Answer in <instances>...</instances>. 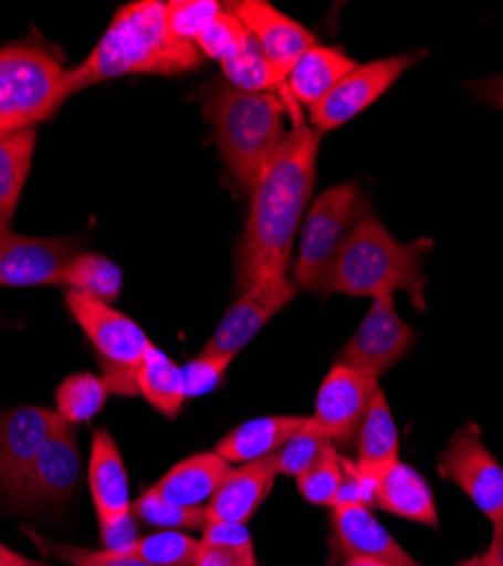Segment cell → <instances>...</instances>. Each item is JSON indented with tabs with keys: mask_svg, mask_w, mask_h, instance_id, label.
<instances>
[{
	"mask_svg": "<svg viewBox=\"0 0 503 566\" xmlns=\"http://www.w3.org/2000/svg\"><path fill=\"white\" fill-rule=\"evenodd\" d=\"M277 476L280 471L274 464V455L232 467L207 505V518L248 526L270 496Z\"/></svg>",
	"mask_w": 503,
	"mask_h": 566,
	"instance_id": "18",
	"label": "cell"
},
{
	"mask_svg": "<svg viewBox=\"0 0 503 566\" xmlns=\"http://www.w3.org/2000/svg\"><path fill=\"white\" fill-rule=\"evenodd\" d=\"M431 250V239L399 243L373 211L365 213L336 259L327 295L343 293L375 300L401 291L410 304L425 311L427 276L422 268Z\"/></svg>",
	"mask_w": 503,
	"mask_h": 566,
	"instance_id": "4",
	"label": "cell"
},
{
	"mask_svg": "<svg viewBox=\"0 0 503 566\" xmlns=\"http://www.w3.org/2000/svg\"><path fill=\"white\" fill-rule=\"evenodd\" d=\"M6 227H8V224H6L3 220H0V229H6Z\"/></svg>",
	"mask_w": 503,
	"mask_h": 566,
	"instance_id": "46",
	"label": "cell"
},
{
	"mask_svg": "<svg viewBox=\"0 0 503 566\" xmlns=\"http://www.w3.org/2000/svg\"><path fill=\"white\" fill-rule=\"evenodd\" d=\"M62 283L69 291L114 304L123 291V270L107 256L80 252L69 263Z\"/></svg>",
	"mask_w": 503,
	"mask_h": 566,
	"instance_id": "27",
	"label": "cell"
},
{
	"mask_svg": "<svg viewBox=\"0 0 503 566\" xmlns=\"http://www.w3.org/2000/svg\"><path fill=\"white\" fill-rule=\"evenodd\" d=\"M196 43L177 39L161 0H136L123 6L88 57L69 69L64 98L105 80L123 75H177L202 66Z\"/></svg>",
	"mask_w": 503,
	"mask_h": 566,
	"instance_id": "2",
	"label": "cell"
},
{
	"mask_svg": "<svg viewBox=\"0 0 503 566\" xmlns=\"http://www.w3.org/2000/svg\"><path fill=\"white\" fill-rule=\"evenodd\" d=\"M36 148V127L0 140V220L12 222Z\"/></svg>",
	"mask_w": 503,
	"mask_h": 566,
	"instance_id": "26",
	"label": "cell"
},
{
	"mask_svg": "<svg viewBox=\"0 0 503 566\" xmlns=\"http://www.w3.org/2000/svg\"><path fill=\"white\" fill-rule=\"evenodd\" d=\"M329 564H343L349 557H379L395 566H425L410 555L363 505L332 507L329 522Z\"/></svg>",
	"mask_w": 503,
	"mask_h": 566,
	"instance_id": "16",
	"label": "cell"
},
{
	"mask_svg": "<svg viewBox=\"0 0 503 566\" xmlns=\"http://www.w3.org/2000/svg\"><path fill=\"white\" fill-rule=\"evenodd\" d=\"M416 340L418 334L395 308V295H379L373 300L354 336L343 345L338 363L379 379L410 354Z\"/></svg>",
	"mask_w": 503,
	"mask_h": 566,
	"instance_id": "9",
	"label": "cell"
},
{
	"mask_svg": "<svg viewBox=\"0 0 503 566\" xmlns=\"http://www.w3.org/2000/svg\"><path fill=\"white\" fill-rule=\"evenodd\" d=\"M395 462H399V431L390 403L379 388L365 410L356 436V464L381 476Z\"/></svg>",
	"mask_w": 503,
	"mask_h": 566,
	"instance_id": "24",
	"label": "cell"
},
{
	"mask_svg": "<svg viewBox=\"0 0 503 566\" xmlns=\"http://www.w3.org/2000/svg\"><path fill=\"white\" fill-rule=\"evenodd\" d=\"M425 53H404L368 64H356L325 101L308 109V123L317 134H329L375 105L384 93Z\"/></svg>",
	"mask_w": 503,
	"mask_h": 566,
	"instance_id": "10",
	"label": "cell"
},
{
	"mask_svg": "<svg viewBox=\"0 0 503 566\" xmlns=\"http://www.w3.org/2000/svg\"><path fill=\"white\" fill-rule=\"evenodd\" d=\"M202 114L213 129L220 159L243 193L254 186L289 136L280 91L245 93L227 82L202 88Z\"/></svg>",
	"mask_w": 503,
	"mask_h": 566,
	"instance_id": "3",
	"label": "cell"
},
{
	"mask_svg": "<svg viewBox=\"0 0 503 566\" xmlns=\"http://www.w3.org/2000/svg\"><path fill=\"white\" fill-rule=\"evenodd\" d=\"M295 481L306 503L334 507L338 490L343 485V455L338 453V447L325 449V453Z\"/></svg>",
	"mask_w": 503,
	"mask_h": 566,
	"instance_id": "33",
	"label": "cell"
},
{
	"mask_svg": "<svg viewBox=\"0 0 503 566\" xmlns=\"http://www.w3.org/2000/svg\"><path fill=\"white\" fill-rule=\"evenodd\" d=\"M88 490L94 496L98 522L132 510L125 460L107 429H98L91 438Z\"/></svg>",
	"mask_w": 503,
	"mask_h": 566,
	"instance_id": "23",
	"label": "cell"
},
{
	"mask_svg": "<svg viewBox=\"0 0 503 566\" xmlns=\"http://www.w3.org/2000/svg\"><path fill=\"white\" fill-rule=\"evenodd\" d=\"M468 88L474 93L479 101L488 103L490 107L503 109V73L494 75V77L476 80V82L468 84Z\"/></svg>",
	"mask_w": 503,
	"mask_h": 566,
	"instance_id": "41",
	"label": "cell"
},
{
	"mask_svg": "<svg viewBox=\"0 0 503 566\" xmlns=\"http://www.w3.org/2000/svg\"><path fill=\"white\" fill-rule=\"evenodd\" d=\"M455 566H496L488 553H481V555H472V557H465L461 559Z\"/></svg>",
	"mask_w": 503,
	"mask_h": 566,
	"instance_id": "45",
	"label": "cell"
},
{
	"mask_svg": "<svg viewBox=\"0 0 503 566\" xmlns=\"http://www.w3.org/2000/svg\"><path fill=\"white\" fill-rule=\"evenodd\" d=\"M370 211V202L356 181L332 186L315 198L297 233V256L293 259L297 289L327 297L336 259L358 220Z\"/></svg>",
	"mask_w": 503,
	"mask_h": 566,
	"instance_id": "6",
	"label": "cell"
},
{
	"mask_svg": "<svg viewBox=\"0 0 503 566\" xmlns=\"http://www.w3.org/2000/svg\"><path fill=\"white\" fill-rule=\"evenodd\" d=\"M80 481V447L73 423L62 421L43 444L14 494V501L34 505L66 503Z\"/></svg>",
	"mask_w": 503,
	"mask_h": 566,
	"instance_id": "15",
	"label": "cell"
},
{
	"mask_svg": "<svg viewBox=\"0 0 503 566\" xmlns=\"http://www.w3.org/2000/svg\"><path fill=\"white\" fill-rule=\"evenodd\" d=\"M139 395L164 417L175 419L181 408L187 403V390H185V376H181V367L159 347L150 345L139 376Z\"/></svg>",
	"mask_w": 503,
	"mask_h": 566,
	"instance_id": "25",
	"label": "cell"
},
{
	"mask_svg": "<svg viewBox=\"0 0 503 566\" xmlns=\"http://www.w3.org/2000/svg\"><path fill=\"white\" fill-rule=\"evenodd\" d=\"M230 469L216 451L198 453L177 462L150 490L181 507H207Z\"/></svg>",
	"mask_w": 503,
	"mask_h": 566,
	"instance_id": "22",
	"label": "cell"
},
{
	"mask_svg": "<svg viewBox=\"0 0 503 566\" xmlns=\"http://www.w3.org/2000/svg\"><path fill=\"white\" fill-rule=\"evenodd\" d=\"M306 419L308 417L300 415H268L248 419L241 427L227 433L213 451L232 467L270 458L304 427Z\"/></svg>",
	"mask_w": 503,
	"mask_h": 566,
	"instance_id": "19",
	"label": "cell"
},
{
	"mask_svg": "<svg viewBox=\"0 0 503 566\" xmlns=\"http://www.w3.org/2000/svg\"><path fill=\"white\" fill-rule=\"evenodd\" d=\"M196 566H259L254 539L243 524L209 522Z\"/></svg>",
	"mask_w": 503,
	"mask_h": 566,
	"instance_id": "28",
	"label": "cell"
},
{
	"mask_svg": "<svg viewBox=\"0 0 503 566\" xmlns=\"http://www.w3.org/2000/svg\"><path fill=\"white\" fill-rule=\"evenodd\" d=\"M377 390L379 379L336 363L325 376V381L319 384L315 410L311 415L313 427L334 447H352L356 442L365 410H368Z\"/></svg>",
	"mask_w": 503,
	"mask_h": 566,
	"instance_id": "11",
	"label": "cell"
},
{
	"mask_svg": "<svg viewBox=\"0 0 503 566\" xmlns=\"http://www.w3.org/2000/svg\"><path fill=\"white\" fill-rule=\"evenodd\" d=\"M329 447L334 444L313 427V421L308 417L304 427L277 453H274V464H277L280 476L297 479Z\"/></svg>",
	"mask_w": 503,
	"mask_h": 566,
	"instance_id": "34",
	"label": "cell"
},
{
	"mask_svg": "<svg viewBox=\"0 0 503 566\" xmlns=\"http://www.w3.org/2000/svg\"><path fill=\"white\" fill-rule=\"evenodd\" d=\"M77 254L80 245L75 241L39 239L14 233L8 227L0 229V286H55Z\"/></svg>",
	"mask_w": 503,
	"mask_h": 566,
	"instance_id": "13",
	"label": "cell"
},
{
	"mask_svg": "<svg viewBox=\"0 0 503 566\" xmlns=\"http://www.w3.org/2000/svg\"><path fill=\"white\" fill-rule=\"evenodd\" d=\"M379 479L377 474H370L363 467L356 464V460H349L343 455V485L338 490L336 503L338 505H363V507H375L377 494H379Z\"/></svg>",
	"mask_w": 503,
	"mask_h": 566,
	"instance_id": "39",
	"label": "cell"
},
{
	"mask_svg": "<svg viewBox=\"0 0 503 566\" xmlns=\"http://www.w3.org/2000/svg\"><path fill=\"white\" fill-rule=\"evenodd\" d=\"M202 542L185 531H155L142 535L134 555L153 566H196Z\"/></svg>",
	"mask_w": 503,
	"mask_h": 566,
	"instance_id": "32",
	"label": "cell"
},
{
	"mask_svg": "<svg viewBox=\"0 0 503 566\" xmlns=\"http://www.w3.org/2000/svg\"><path fill=\"white\" fill-rule=\"evenodd\" d=\"M234 356L227 354H200L198 358L181 365V376H185L187 399L205 397L222 386L227 369H230Z\"/></svg>",
	"mask_w": 503,
	"mask_h": 566,
	"instance_id": "38",
	"label": "cell"
},
{
	"mask_svg": "<svg viewBox=\"0 0 503 566\" xmlns=\"http://www.w3.org/2000/svg\"><path fill=\"white\" fill-rule=\"evenodd\" d=\"M220 66L227 84L245 93H268L280 91L284 86L268 57L263 55L261 45L254 41L250 32L241 49L230 60H224Z\"/></svg>",
	"mask_w": 503,
	"mask_h": 566,
	"instance_id": "30",
	"label": "cell"
},
{
	"mask_svg": "<svg viewBox=\"0 0 503 566\" xmlns=\"http://www.w3.org/2000/svg\"><path fill=\"white\" fill-rule=\"evenodd\" d=\"M64 60L43 41L0 49V140L49 120L64 103Z\"/></svg>",
	"mask_w": 503,
	"mask_h": 566,
	"instance_id": "5",
	"label": "cell"
},
{
	"mask_svg": "<svg viewBox=\"0 0 503 566\" xmlns=\"http://www.w3.org/2000/svg\"><path fill=\"white\" fill-rule=\"evenodd\" d=\"M438 474L459 485L492 524L503 516V467L474 421H465L440 451Z\"/></svg>",
	"mask_w": 503,
	"mask_h": 566,
	"instance_id": "8",
	"label": "cell"
},
{
	"mask_svg": "<svg viewBox=\"0 0 503 566\" xmlns=\"http://www.w3.org/2000/svg\"><path fill=\"white\" fill-rule=\"evenodd\" d=\"M381 512L395 514L406 522H416L440 531V516L433 490L416 467L395 462L379 479L377 505Z\"/></svg>",
	"mask_w": 503,
	"mask_h": 566,
	"instance_id": "21",
	"label": "cell"
},
{
	"mask_svg": "<svg viewBox=\"0 0 503 566\" xmlns=\"http://www.w3.org/2000/svg\"><path fill=\"white\" fill-rule=\"evenodd\" d=\"M30 537L39 546L41 553L53 555L60 562L71 564V566H153V564L144 562L142 557L127 555V553H114V551H107V548L91 551V548H82V546H73V544L43 539L34 533H30Z\"/></svg>",
	"mask_w": 503,
	"mask_h": 566,
	"instance_id": "37",
	"label": "cell"
},
{
	"mask_svg": "<svg viewBox=\"0 0 503 566\" xmlns=\"http://www.w3.org/2000/svg\"><path fill=\"white\" fill-rule=\"evenodd\" d=\"M280 96L286 105L289 136L268 166L263 168L237 248V293H245L263 279L289 276L300 227L311 207L317 175V153L323 134L306 120V112L282 86Z\"/></svg>",
	"mask_w": 503,
	"mask_h": 566,
	"instance_id": "1",
	"label": "cell"
},
{
	"mask_svg": "<svg viewBox=\"0 0 503 566\" xmlns=\"http://www.w3.org/2000/svg\"><path fill=\"white\" fill-rule=\"evenodd\" d=\"M224 10L232 12L254 36L282 84L297 60L317 43L304 25L263 0H239V3H227Z\"/></svg>",
	"mask_w": 503,
	"mask_h": 566,
	"instance_id": "17",
	"label": "cell"
},
{
	"mask_svg": "<svg viewBox=\"0 0 503 566\" xmlns=\"http://www.w3.org/2000/svg\"><path fill=\"white\" fill-rule=\"evenodd\" d=\"M139 539H142L139 518H136L134 510L120 512L101 522V542L107 551L134 555V548L139 544Z\"/></svg>",
	"mask_w": 503,
	"mask_h": 566,
	"instance_id": "40",
	"label": "cell"
},
{
	"mask_svg": "<svg viewBox=\"0 0 503 566\" xmlns=\"http://www.w3.org/2000/svg\"><path fill=\"white\" fill-rule=\"evenodd\" d=\"M485 553L490 555V559H492L496 566H503V516L494 524L492 542H490V546H488Z\"/></svg>",
	"mask_w": 503,
	"mask_h": 566,
	"instance_id": "43",
	"label": "cell"
},
{
	"mask_svg": "<svg viewBox=\"0 0 503 566\" xmlns=\"http://www.w3.org/2000/svg\"><path fill=\"white\" fill-rule=\"evenodd\" d=\"M354 66L356 62L343 49L315 43L291 69L284 88L302 109H311L325 101Z\"/></svg>",
	"mask_w": 503,
	"mask_h": 566,
	"instance_id": "20",
	"label": "cell"
},
{
	"mask_svg": "<svg viewBox=\"0 0 503 566\" xmlns=\"http://www.w3.org/2000/svg\"><path fill=\"white\" fill-rule=\"evenodd\" d=\"M132 510L139 522L153 526L155 531H205L209 524L207 507H181L175 505L153 490H146L132 503Z\"/></svg>",
	"mask_w": 503,
	"mask_h": 566,
	"instance_id": "31",
	"label": "cell"
},
{
	"mask_svg": "<svg viewBox=\"0 0 503 566\" xmlns=\"http://www.w3.org/2000/svg\"><path fill=\"white\" fill-rule=\"evenodd\" d=\"M248 39V30L245 25L232 14L222 10L196 39L198 51L202 53V57L216 60V62H224L230 60L241 45Z\"/></svg>",
	"mask_w": 503,
	"mask_h": 566,
	"instance_id": "35",
	"label": "cell"
},
{
	"mask_svg": "<svg viewBox=\"0 0 503 566\" xmlns=\"http://www.w3.org/2000/svg\"><path fill=\"white\" fill-rule=\"evenodd\" d=\"M224 10L216 0H170L166 3V19L170 32L181 39L196 43L200 32Z\"/></svg>",
	"mask_w": 503,
	"mask_h": 566,
	"instance_id": "36",
	"label": "cell"
},
{
	"mask_svg": "<svg viewBox=\"0 0 503 566\" xmlns=\"http://www.w3.org/2000/svg\"><path fill=\"white\" fill-rule=\"evenodd\" d=\"M295 295L297 286L289 276L254 283L224 311L211 338L202 347V354H227L237 358L259 336L261 328L295 300Z\"/></svg>",
	"mask_w": 503,
	"mask_h": 566,
	"instance_id": "12",
	"label": "cell"
},
{
	"mask_svg": "<svg viewBox=\"0 0 503 566\" xmlns=\"http://www.w3.org/2000/svg\"><path fill=\"white\" fill-rule=\"evenodd\" d=\"M62 421L57 410L39 406L0 412V494L14 499L30 464Z\"/></svg>",
	"mask_w": 503,
	"mask_h": 566,
	"instance_id": "14",
	"label": "cell"
},
{
	"mask_svg": "<svg viewBox=\"0 0 503 566\" xmlns=\"http://www.w3.org/2000/svg\"><path fill=\"white\" fill-rule=\"evenodd\" d=\"M66 308L80 324L88 345L103 365V379L109 392L120 397L139 395L142 363L150 349V338L132 317L112 308V304L86 297L75 291L64 295Z\"/></svg>",
	"mask_w": 503,
	"mask_h": 566,
	"instance_id": "7",
	"label": "cell"
},
{
	"mask_svg": "<svg viewBox=\"0 0 503 566\" xmlns=\"http://www.w3.org/2000/svg\"><path fill=\"white\" fill-rule=\"evenodd\" d=\"M0 566H51V564L21 555V553L12 551L8 544L0 542Z\"/></svg>",
	"mask_w": 503,
	"mask_h": 566,
	"instance_id": "42",
	"label": "cell"
},
{
	"mask_svg": "<svg viewBox=\"0 0 503 566\" xmlns=\"http://www.w3.org/2000/svg\"><path fill=\"white\" fill-rule=\"evenodd\" d=\"M109 388L103 376L91 371H77L64 379L57 388V415L73 427L94 419L107 403Z\"/></svg>",
	"mask_w": 503,
	"mask_h": 566,
	"instance_id": "29",
	"label": "cell"
},
{
	"mask_svg": "<svg viewBox=\"0 0 503 566\" xmlns=\"http://www.w3.org/2000/svg\"><path fill=\"white\" fill-rule=\"evenodd\" d=\"M340 566H395V564L379 557H349Z\"/></svg>",
	"mask_w": 503,
	"mask_h": 566,
	"instance_id": "44",
	"label": "cell"
}]
</instances>
